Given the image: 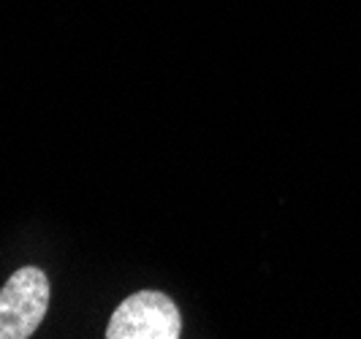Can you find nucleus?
<instances>
[{
	"label": "nucleus",
	"instance_id": "2",
	"mask_svg": "<svg viewBox=\"0 0 361 339\" xmlns=\"http://www.w3.org/2000/svg\"><path fill=\"white\" fill-rule=\"evenodd\" d=\"M180 334V309L161 290H139L128 296L106 326V339H177Z\"/></svg>",
	"mask_w": 361,
	"mask_h": 339
},
{
	"label": "nucleus",
	"instance_id": "1",
	"mask_svg": "<svg viewBox=\"0 0 361 339\" xmlns=\"http://www.w3.org/2000/svg\"><path fill=\"white\" fill-rule=\"evenodd\" d=\"M49 309V280L44 269H17L0 288V339H27L36 334Z\"/></svg>",
	"mask_w": 361,
	"mask_h": 339
}]
</instances>
